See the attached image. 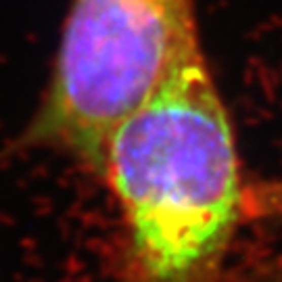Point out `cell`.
I'll use <instances>...</instances> for the list:
<instances>
[{"instance_id": "7a4b0ae2", "label": "cell", "mask_w": 282, "mask_h": 282, "mask_svg": "<svg viewBox=\"0 0 282 282\" xmlns=\"http://www.w3.org/2000/svg\"><path fill=\"white\" fill-rule=\"evenodd\" d=\"M201 46L195 0H72L19 145L65 153L100 173L117 128Z\"/></svg>"}, {"instance_id": "6da1fadb", "label": "cell", "mask_w": 282, "mask_h": 282, "mask_svg": "<svg viewBox=\"0 0 282 282\" xmlns=\"http://www.w3.org/2000/svg\"><path fill=\"white\" fill-rule=\"evenodd\" d=\"M100 175L126 226V282H218L249 186L203 46L117 128Z\"/></svg>"}]
</instances>
